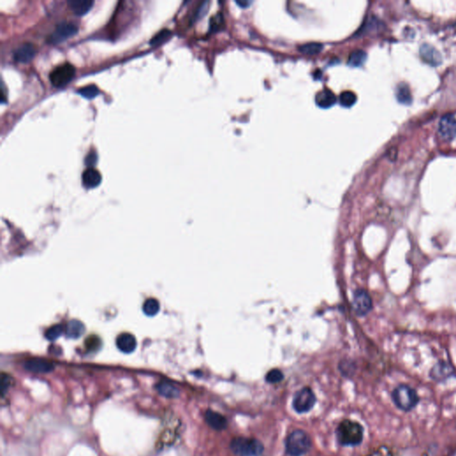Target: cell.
I'll return each mask as SVG.
<instances>
[{
    "label": "cell",
    "instance_id": "6da1fadb",
    "mask_svg": "<svg viewBox=\"0 0 456 456\" xmlns=\"http://www.w3.org/2000/svg\"><path fill=\"white\" fill-rule=\"evenodd\" d=\"M337 436L341 445H359L364 438V430L358 423L345 420L339 424Z\"/></svg>",
    "mask_w": 456,
    "mask_h": 456
},
{
    "label": "cell",
    "instance_id": "7a4b0ae2",
    "mask_svg": "<svg viewBox=\"0 0 456 456\" xmlns=\"http://www.w3.org/2000/svg\"><path fill=\"white\" fill-rule=\"evenodd\" d=\"M230 447L238 456H260L264 452L262 443L254 438H234L231 441Z\"/></svg>",
    "mask_w": 456,
    "mask_h": 456
},
{
    "label": "cell",
    "instance_id": "3957f363",
    "mask_svg": "<svg viewBox=\"0 0 456 456\" xmlns=\"http://www.w3.org/2000/svg\"><path fill=\"white\" fill-rule=\"evenodd\" d=\"M392 399L398 408L405 412L411 411L419 402L416 391L407 385H400L392 392Z\"/></svg>",
    "mask_w": 456,
    "mask_h": 456
},
{
    "label": "cell",
    "instance_id": "277c9868",
    "mask_svg": "<svg viewBox=\"0 0 456 456\" xmlns=\"http://www.w3.org/2000/svg\"><path fill=\"white\" fill-rule=\"evenodd\" d=\"M311 440L309 436L301 430H296L289 435L286 441V449L292 456L305 454L310 449Z\"/></svg>",
    "mask_w": 456,
    "mask_h": 456
},
{
    "label": "cell",
    "instance_id": "5b68a950",
    "mask_svg": "<svg viewBox=\"0 0 456 456\" xmlns=\"http://www.w3.org/2000/svg\"><path fill=\"white\" fill-rule=\"evenodd\" d=\"M74 75H75L74 66L69 62H64L56 66L55 69L52 71L49 75V80L53 86L61 88L69 83V81L73 80Z\"/></svg>",
    "mask_w": 456,
    "mask_h": 456
},
{
    "label": "cell",
    "instance_id": "8992f818",
    "mask_svg": "<svg viewBox=\"0 0 456 456\" xmlns=\"http://www.w3.org/2000/svg\"><path fill=\"white\" fill-rule=\"evenodd\" d=\"M317 402L314 392L309 388H304L296 394L292 405L298 412H307L313 408Z\"/></svg>",
    "mask_w": 456,
    "mask_h": 456
},
{
    "label": "cell",
    "instance_id": "52a82bcc",
    "mask_svg": "<svg viewBox=\"0 0 456 456\" xmlns=\"http://www.w3.org/2000/svg\"><path fill=\"white\" fill-rule=\"evenodd\" d=\"M78 32V26L73 22H61L55 27V30L49 37V41L53 44H60L74 36Z\"/></svg>",
    "mask_w": 456,
    "mask_h": 456
},
{
    "label": "cell",
    "instance_id": "ba28073f",
    "mask_svg": "<svg viewBox=\"0 0 456 456\" xmlns=\"http://www.w3.org/2000/svg\"><path fill=\"white\" fill-rule=\"evenodd\" d=\"M353 309L359 317H364L372 310V301L368 292L363 289H358L353 297Z\"/></svg>",
    "mask_w": 456,
    "mask_h": 456
},
{
    "label": "cell",
    "instance_id": "9c48e42d",
    "mask_svg": "<svg viewBox=\"0 0 456 456\" xmlns=\"http://www.w3.org/2000/svg\"><path fill=\"white\" fill-rule=\"evenodd\" d=\"M438 133L444 141L450 142L456 137V119L452 114H445L438 124Z\"/></svg>",
    "mask_w": 456,
    "mask_h": 456
},
{
    "label": "cell",
    "instance_id": "30bf717a",
    "mask_svg": "<svg viewBox=\"0 0 456 456\" xmlns=\"http://www.w3.org/2000/svg\"><path fill=\"white\" fill-rule=\"evenodd\" d=\"M24 369L35 373H48L54 371L55 365L43 358H31L24 363Z\"/></svg>",
    "mask_w": 456,
    "mask_h": 456
},
{
    "label": "cell",
    "instance_id": "8fae6325",
    "mask_svg": "<svg viewBox=\"0 0 456 456\" xmlns=\"http://www.w3.org/2000/svg\"><path fill=\"white\" fill-rule=\"evenodd\" d=\"M36 55V48L31 43H23L20 45L14 52V59L17 62L28 63Z\"/></svg>",
    "mask_w": 456,
    "mask_h": 456
},
{
    "label": "cell",
    "instance_id": "7c38bea8",
    "mask_svg": "<svg viewBox=\"0 0 456 456\" xmlns=\"http://www.w3.org/2000/svg\"><path fill=\"white\" fill-rule=\"evenodd\" d=\"M116 345L121 352L125 354H130L136 347V339L131 333L123 332L118 336Z\"/></svg>",
    "mask_w": 456,
    "mask_h": 456
},
{
    "label": "cell",
    "instance_id": "4fadbf2b",
    "mask_svg": "<svg viewBox=\"0 0 456 456\" xmlns=\"http://www.w3.org/2000/svg\"><path fill=\"white\" fill-rule=\"evenodd\" d=\"M454 369L452 365L446 362H439L431 370V377L434 380L441 381L452 375Z\"/></svg>",
    "mask_w": 456,
    "mask_h": 456
},
{
    "label": "cell",
    "instance_id": "5bb4252c",
    "mask_svg": "<svg viewBox=\"0 0 456 456\" xmlns=\"http://www.w3.org/2000/svg\"><path fill=\"white\" fill-rule=\"evenodd\" d=\"M420 55L422 58L431 65H439L441 63V55L431 45H423L420 48Z\"/></svg>",
    "mask_w": 456,
    "mask_h": 456
},
{
    "label": "cell",
    "instance_id": "9a60e30c",
    "mask_svg": "<svg viewBox=\"0 0 456 456\" xmlns=\"http://www.w3.org/2000/svg\"><path fill=\"white\" fill-rule=\"evenodd\" d=\"M102 182V175L95 168H88L85 169L82 174V184L88 188H95Z\"/></svg>",
    "mask_w": 456,
    "mask_h": 456
},
{
    "label": "cell",
    "instance_id": "2e32d148",
    "mask_svg": "<svg viewBox=\"0 0 456 456\" xmlns=\"http://www.w3.org/2000/svg\"><path fill=\"white\" fill-rule=\"evenodd\" d=\"M205 420L212 429L216 431L225 430L227 425L226 418L219 412H214L212 410H208L205 413Z\"/></svg>",
    "mask_w": 456,
    "mask_h": 456
},
{
    "label": "cell",
    "instance_id": "e0dca14e",
    "mask_svg": "<svg viewBox=\"0 0 456 456\" xmlns=\"http://www.w3.org/2000/svg\"><path fill=\"white\" fill-rule=\"evenodd\" d=\"M337 101L335 94L329 88H323L315 95V102L322 108H329Z\"/></svg>",
    "mask_w": 456,
    "mask_h": 456
},
{
    "label": "cell",
    "instance_id": "ac0fdd59",
    "mask_svg": "<svg viewBox=\"0 0 456 456\" xmlns=\"http://www.w3.org/2000/svg\"><path fill=\"white\" fill-rule=\"evenodd\" d=\"M155 388H156L158 393L161 395V397H164L166 398H169V399L178 398L180 395L179 389L169 381H166V380L160 381L159 383L156 384Z\"/></svg>",
    "mask_w": 456,
    "mask_h": 456
},
{
    "label": "cell",
    "instance_id": "d6986e66",
    "mask_svg": "<svg viewBox=\"0 0 456 456\" xmlns=\"http://www.w3.org/2000/svg\"><path fill=\"white\" fill-rule=\"evenodd\" d=\"M69 8L72 9V11L78 15V16H82V15L88 14L90 11L94 1L92 0H69L68 2Z\"/></svg>",
    "mask_w": 456,
    "mask_h": 456
},
{
    "label": "cell",
    "instance_id": "ffe728a7",
    "mask_svg": "<svg viewBox=\"0 0 456 456\" xmlns=\"http://www.w3.org/2000/svg\"><path fill=\"white\" fill-rule=\"evenodd\" d=\"M64 332L68 338L78 339L83 335L85 332V326L83 323L79 320H72L66 325Z\"/></svg>",
    "mask_w": 456,
    "mask_h": 456
},
{
    "label": "cell",
    "instance_id": "44dd1931",
    "mask_svg": "<svg viewBox=\"0 0 456 456\" xmlns=\"http://www.w3.org/2000/svg\"><path fill=\"white\" fill-rule=\"evenodd\" d=\"M396 96L399 102L403 104L409 106L412 103V94L409 88L408 85L405 83H400L397 86L396 88Z\"/></svg>",
    "mask_w": 456,
    "mask_h": 456
},
{
    "label": "cell",
    "instance_id": "7402d4cb",
    "mask_svg": "<svg viewBox=\"0 0 456 456\" xmlns=\"http://www.w3.org/2000/svg\"><path fill=\"white\" fill-rule=\"evenodd\" d=\"M366 58H367L366 52L362 49H357L355 51L351 52L347 62L349 65L353 67H359L365 63Z\"/></svg>",
    "mask_w": 456,
    "mask_h": 456
},
{
    "label": "cell",
    "instance_id": "603a6c76",
    "mask_svg": "<svg viewBox=\"0 0 456 456\" xmlns=\"http://www.w3.org/2000/svg\"><path fill=\"white\" fill-rule=\"evenodd\" d=\"M160 308H161L160 302L154 298L146 299L143 305V311L148 317H154L155 314H157Z\"/></svg>",
    "mask_w": 456,
    "mask_h": 456
},
{
    "label": "cell",
    "instance_id": "cb8c5ba5",
    "mask_svg": "<svg viewBox=\"0 0 456 456\" xmlns=\"http://www.w3.org/2000/svg\"><path fill=\"white\" fill-rule=\"evenodd\" d=\"M357 100H358V96L354 92L350 91V90L342 92L339 96V102L344 107H351V106H354Z\"/></svg>",
    "mask_w": 456,
    "mask_h": 456
},
{
    "label": "cell",
    "instance_id": "d4e9b609",
    "mask_svg": "<svg viewBox=\"0 0 456 456\" xmlns=\"http://www.w3.org/2000/svg\"><path fill=\"white\" fill-rule=\"evenodd\" d=\"M323 48H324V46L319 42H309V43L299 46V50L304 54L314 55V54H318L321 51Z\"/></svg>",
    "mask_w": 456,
    "mask_h": 456
},
{
    "label": "cell",
    "instance_id": "484cf974",
    "mask_svg": "<svg viewBox=\"0 0 456 456\" xmlns=\"http://www.w3.org/2000/svg\"><path fill=\"white\" fill-rule=\"evenodd\" d=\"M77 93L81 96H83L84 98L93 99L99 95L100 91L95 85H88V86H84L82 88H79Z\"/></svg>",
    "mask_w": 456,
    "mask_h": 456
},
{
    "label": "cell",
    "instance_id": "4316f807",
    "mask_svg": "<svg viewBox=\"0 0 456 456\" xmlns=\"http://www.w3.org/2000/svg\"><path fill=\"white\" fill-rule=\"evenodd\" d=\"M171 31L169 29H161L152 38V40L150 41V44L152 46H159V45L163 44L171 37Z\"/></svg>",
    "mask_w": 456,
    "mask_h": 456
},
{
    "label": "cell",
    "instance_id": "83f0119b",
    "mask_svg": "<svg viewBox=\"0 0 456 456\" xmlns=\"http://www.w3.org/2000/svg\"><path fill=\"white\" fill-rule=\"evenodd\" d=\"M12 383H13V379H12L11 376L6 372H2L1 379H0V393H1L2 398H4L5 395L7 394L8 390L11 387Z\"/></svg>",
    "mask_w": 456,
    "mask_h": 456
},
{
    "label": "cell",
    "instance_id": "f1b7e54d",
    "mask_svg": "<svg viewBox=\"0 0 456 456\" xmlns=\"http://www.w3.org/2000/svg\"><path fill=\"white\" fill-rule=\"evenodd\" d=\"M63 330H64V329L62 327V325H53L50 328H48V330H47V332L45 333V336H46V338H47L48 340L54 341L55 339H58L60 336L62 335Z\"/></svg>",
    "mask_w": 456,
    "mask_h": 456
},
{
    "label": "cell",
    "instance_id": "f546056e",
    "mask_svg": "<svg viewBox=\"0 0 456 456\" xmlns=\"http://www.w3.org/2000/svg\"><path fill=\"white\" fill-rule=\"evenodd\" d=\"M283 379H284V374L278 369L271 370L270 372H267V374L266 375V380L269 383H278Z\"/></svg>",
    "mask_w": 456,
    "mask_h": 456
},
{
    "label": "cell",
    "instance_id": "4dcf8cb0",
    "mask_svg": "<svg viewBox=\"0 0 456 456\" xmlns=\"http://www.w3.org/2000/svg\"><path fill=\"white\" fill-rule=\"evenodd\" d=\"M100 342H101V340L97 336H89L87 340L85 341V346L88 350L95 351L98 349L100 347Z\"/></svg>",
    "mask_w": 456,
    "mask_h": 456
},
{
    "label": "cell",
    "instance_id": "1f68e13d",
    "mask_svg": "<svg viewBox=\"0 0 456 456\" xmlns=\"http://www.w3.org/2000/svg\"><path fill=\"white\" fill-rule=\"evenodd\" d=\"M224 23V17L221 13H217L211 18L209 26L212 30H218Z\"/></svg>",
    "mask_w": 456,
    "mask_h": 456
},
{
    "label": "cell",
    "instance_id": "d6a6232c",
    "mask_svg": "<svg viewBox=\"0 0 456 456\" xmlns=\"http://www.w3.org/2000/svg\"><path fill=\"white\" fill-rule=\"evenodd\" d=\"M97 161V154L95 151H91L85 159V163L88 168H93Z\"/></svg>",
    "mask_w": 456,
    "mask_h": 456
},
{
    "label": "cell",
    "instance_id": "836d02e7",
    "mask_svg": "<svg viewBox=\"0 0 456 456\" xmlns=\"http://www.w3.org/2000/svg\"><path fill=\"white\" fill-rule=\"evenodd\" d=\"M370 456H391V454L390 451H388L387 448H385V450L381 449V450H379V451L374 452V454Z\"/></svg>",
    "mask_w": 456,
    "mask_h": 456
},
{
    "label": "cell",
    "instance_id": "e575fe53",
    "mask_svg": "<svg viewBox=\"0 0 456 456\" xmlns=\"http://www.w3.org/2000/svg\"><path fill=\"white\" fill-rule=\"evenodd\" d=\"M236 3H237L238 5H240V6H241V7H242V8H245V7H247L248 5L251 4V1H246V0H237V1H236Z\"/></svg>",
    "mask_w": 456,
    "mask_h": 456
}]
</instances>
